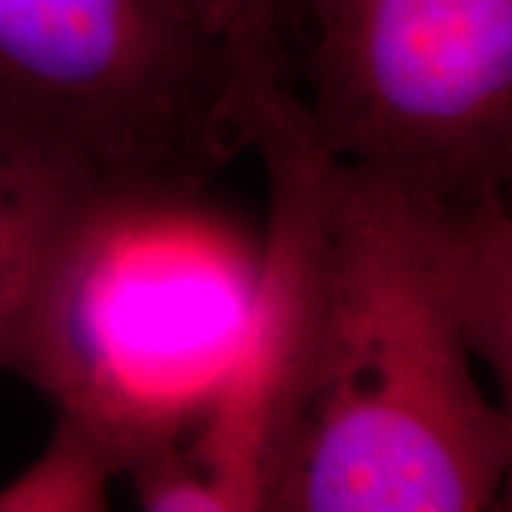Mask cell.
I'll use <instances>...</instances> for the list:
<instances>
[{
  "mask_svg": "<svg viewBox=\"0 0 512 512\" xmlns=\"http://www.w3.org/2000/svg\"><path fill=\"white\" fill-rule=\"evenodd\" d=\"M100 185L83 154L0 94V370L15 373L43 274Z\"/></svg>",
  "mask_w": 512,
  "mask_h": 512,
  "instance_id": "obj_5",
  "label": "cell"
},
{
  "mask_svg": "<svg viewBox=\"0 0 512 512\" xmlns=\"http://www.w3.org/2000/svg\"><path fill=\"white\" fill-rule=\"evenodd\" d=\"M265 231L211 185H100L52 256L15 373L131 464L188 439L245 356Z\"/></svg>",
  "mask_w": 512,
  "mask_h": 512,
  "instance_id": "obj_2",
  "label": "cell"
},
{
  "mask_svg": "<svg viewBox=\"0 0 512 512\" xmlns=\"http://www.w3.org/2000/svg\"><path fill=\"white\" fill-rule=\"evenodd\" d=\"M205 12L228 37L259 92L282 86L268 0H202Z\"/></svg>",
  "mask_w": 512,
  "mask_h": 512,
  "instance_id": "obj_7",
  "label": "cell"
},
{
  "mask_svg": "<svg viewBox=\"0 0 512 512\" xmlns=\"http://www.w3.org/2000/svg\"><path fill=\"white\" fill-rule=\"evenodd\" d=\"M0 94L106 185H211L259 89L202 0H0Z\"/></svg>",
  "mask_w": 512,
  "mask_h": 512,
  "instance_id": "obj_4",
  "label": "cell"
},
{
  "mask_svg": "<svg viewBox=\"0 0 512 512\" xmlns=\"http://www.w3.org/2000/svg\"><path fill=\"white\" fill-rule=\"evenodd\" d=\"M114 478L120 467L109 447L77 421L57 416L43 453L0 487V512L109 510Z\"/></svg>",
  "mask_w": 512,
  "mask_h": 512,
  "instance_id": "obj_6",
  "label": "cell"
},
{
  "mask_svg": "<svg viewBox=\"0 0 512 512\" xmlns=\"http://www.w3.org/2000/svg\"><path fill=\"white\" fill-rule=\"evenodd\" d=\"M268 177L248 365L274 407L262 510L484 512L512 461L507 197L444 205L336 163L288 89L254 111Z\"/></svg>",
  "mask_w": 512,
  "mask_h": 512,
  "instance_id": "obj_1",
  "label": "cell"
},
{
  "mask_svg": "<svg viewBox=\"0 0 512 512\" xmlns=\"http://www.w3.org/2000/svg\"><path fill=\"white\" fill-rule=\"evenodd\" d=\"M282 86L336 163L424 200H504L512 0H268Z\"/></svg>",
  "mask_w": 512,
  "mask_h": 512,
  "instance_id": "obj_3",
  "label": "cell"
}]
</instances>
